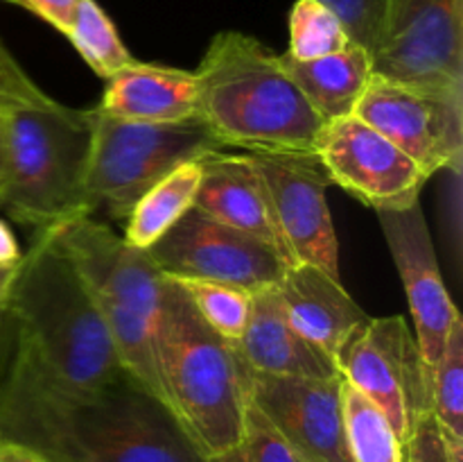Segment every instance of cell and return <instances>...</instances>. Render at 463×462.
Masks as SVG:
<instances>
[{
	"label": "cell",
	"instance_id": "cell-20",
	"mask_svg": "<svg viewBox=\"0 0 463 462\" xmlns=\"http://www.w3.org/2000/svg\"><path fill=\"white\" fill-rule=\"evenodd\" d=\"M280 63L324 122L353 116L373 75L369 50L355 43L307 62L283 53Z\"/></svg>",
	"mask_w": 463,
	"mask_h": 462
},
{
	"label": "cell",
	"instance_id": "cell-32",
	"mask_svg": "<svg viewBox=\"0 0 463 462\" xmlns=\"http://www.w3.org/2000/svg\"><path fill=\"white\" fill-rule=\"evenodd\" d=\"M23 258L21 247H18V240L14 236V231L0 220V265H18Z\"/></svg>",
	"mask_w": 463,
	"mask_h": 462
},
{
	"label": "cell",
	"instance_id": "cell-2",
	"mask_svg": "<svg viewBox=\"0 0 463 462\" xmlns=\"http://www.w3.org/2000/svg\"><path fill=\"white\" fill-rule=\"evenodd\" d=\"M0 340L3 365L50 388L90 392L127 374L75 267L43 231L18 263Z\"/></svg>",
	"mask_w": 463,
	"mask_h": 462
},
{
	"label": "cell",
	"instance_id": "cell-8",
	"mask_svg": "<svg viewBox=\"0 0 463 462\" xmlns=\"http://www.w3.org/2000/svg\"><path fill=\"white\" fill-rule=\"evenodd\" d=\"M337 370L384 412L401 442L411 424L432 410L430 370L402 315L369 317L342 347Z\"/></svg>",
	"mask_w": 463,
	"mask_h": 462
},
{
	"label": "cell",
	"instance_id": "cell-16",
	"mask_svg": "<svg viewBox=\"0 0 463 462\" xmlns=\"http://www.w3.org/2000/svg\"><path fill=\"white\" fill-rule=\"evenodd\" d=\"M276 290L294 329L335 365L346 340L369 320L360 303L346 293L342 279L307 263L285 267Z\"/></svg>",
	"mask_w": 463,
	"mask_h": 462
},
{
	"label": "cell",
	"instance_id": "cell-11",
	"mask_svg": "<svg viewBox=\"0 0 463 462\" xmlns=\"http://www.w3.org/2000/svg\"><path fill=\"white\" fill-rule=\"evenodd\" d=\"M353 116L401 148L428 177L441 170L461 172L463 91L428 89L371 75Z\"/></svg>",
	"mask_w": 463,
	"mask_h": 462
},
{
	"label": "cell",
	"instance_id": "cell-30",
	"mask_svg": "<svg viewBox=\"0 0 463 462\" xmlns=\"http://www.w3.org/2000/svg\"><path fill=\"white\" fill-rule=\"evenodd\" d=\"M43 98H48V93L23 71L16 57L0 41V113L21 104L39 102Z\"/></svg>",
	"mask_w": 463,
	"mask_h": 462
},
{
	"label": "cell",
	"instance_id": "cell-7",
	"mask_svg": "<svg viewBox=\"0 0 463 462\" xmlns=\"http://www.w3.org/2000/svg\"><path fill=\"white\" fill-rule=\"evenodd\" d=\"M90 113L93 140L86 204L93 216L107 211L111 220L125 222L136 202L176 166L229 149L202 118L156 125L118 120L98 109Z\"/></svg>",
	"mask_w": 463,
	"mask_h": 462
},
{
	"label": "cell",
	"instance_id": "cell-25",
	"mask_svg": "<svg viewBox=\"0 0 463 462\" xmlns=\"http://www.w3.org/2000/svg\"><path fill=\"white\" fill-rule=\"evenodd\" d=\"M432 415L443 433L463 442V320L452 324L446 347L430 376Z\"/></svg>",
	"mask_w": 463,
	"mask_h": 462
},
{
	"label": "cell",
	"instance_id": "cell-4",
	"mask_svg": "<svg viewBox=\"0 0 463 462\" xmlns=\"http://www.w3.org/2000/svg\"><path fill=\"white\" fill-rule=\"evenodd\" d=\"M43 234L75 267L127 374L165 406L158 361L165 274L149 252L131 247L122 234L95 216L71 217Z\"/></svg>",
	"mask_w": 463,
	"mask_h": 462
},
{
	"label": "cell",
	"instance_id": "cell-28",
	"mask_svg": "<svg viewBox=\"0 0 463 462\" xmlns=\"http://www.w3.org/2000/svg\"><path fill=\"white\" fill-rule=\"evenodd\" d=\"M402 462H463V442L443 433L432 410L423 412L402 442Z\"/></svg>",
	"mask_w": 463,
	"mask_h": 462
},
{
	"label": "cell",
	"instance_id": "cell-6",
	"mask_svg": "<svg viewBox=\"0 0 463 462\" xmlns=\"http://www.w3.org/2000/svg\"><path fill=\"white\" fill-rule=\"evenodd\" d=\"M7 149V186L0 208L16 222L50 229L77 216L86 204V175L93 140V113L43 98L0 113Z\"/></svg>",
	"mask_w": 463,
	"mask_h": 462
},
{
	"label": "cell",
	"instance_id": "cell-13",
	"mask_svg": "<svg viewBox=\"0 0 463 462\" xmlns=\"http://www.w3.org/2000/svg\"><path fill=\"white\" fill-rule=\"evenodd\" d=\"M317 159L330 184L339 186L373 211H393L420 202L430 177L380 131L357 116L321 127Z\"/></svg>",
	"mask_w": 463,
	"mask_h": 462
},
{
	"label": "cell",
	"instance_id": "cell-21",
	"mask_svg": "<svg viewBox=\"0 0 463 462\" xmlns=\"http://www.w3.org/2000/svg\"><path fill=\"white\" fill-rule=\"evenodd\" d=\"M199 184H202V159L185 161L167 172L136 202L129 216L125 217L122 238L131 247L147 252L194 207Z\"/></svg>",
	"mask_w": 463,
	"mask_h": 462
},
{
	"label": "cell",
	"instance_id": "cell-24",
	"mask_svg": "<svg viewBox=\"0 0 463 462\" xmlns=\"http://www.w3.org/2000/svg\"><path fill=\"white\" fill-rule=\"evenodd\" d=\"M172 279V276H170ZM194 311L199 313L203 322L229 340L231 344L238 342L242 338L244 329H247L249 315H251V293L238 285L217 284V281H203V279H172Z\"/></svg>",
	"mask_w": 463,
	"mask_h": 462
},
{
	"label": "cell",
	"instance_id": "cell-29",
	"mask_svg": "<svg viewBox=\"0 0 463 462\" xmlns=\"http://www.w3.org/2000/svg\"><path fill=\"white\" fill-rule=\"evenodd\" d=\"M342 21L351 43L373 53L383 30L387 0H319Z\"/></svg>",
	"mask_w": 463,
	"mask_h": 462
},
{
	"label": "cell",
	"instance_id": "cell-26",
	"mask_svg": "<svg viewBox=\"0 0 463 462\" xmlns=\"http://www.w3.org/2000/svg\"><path fill=\"white\" fill-rule=\"evenodd\" d=\"M346 30L342 21L319 0H297L289 12V50L298 62L319 59L348 48Z\"/></svg>",
	"mask_w": 463,
	"mask_h": 462
},
{
	"label": "cell",
	"instance_id": "cell-10",
	"mask_svg": "<svg viewBox=\"0 0 463 462\" xmlns=\"http://www.w3.org/2000/svg\"><path fill=\"white\" fill-rule=\"evenodd\" d=\"M373 75L463 91V0H387Z\"/></svg>",
	"mask_w": 463,
	"mask_h": 462
},
{
	"label": "cell",
	"instance_id": "cell-34",
	"mask_svg": "<svg viewBox=\"0 0 463 462\" xmlns=\"http://www.w3.org/2000/svg\"><path fill=\"white\" fill-rule=\"evenodd\" d=\"M18 265H0V311H3L5 302L9 297V290H12L14 279H16Z\"/></svg>",
	"mask_w": 463,
	"mask_h": 462
},
{
	"label": "cell",
	"instance_id": "cell-27",
	"mask_svg": "<svg viewBox=\"0 0 463 462\" xmlns=\"http://www.w3.org/2000/svg\"><path fill=\"white\" fill-rule=\"evenodd\" d=\"M206 462H303L283 439V435L265 419L256 406L249 403L247 415H244L242 438L229 451L220 453L215 457H208Z\"/></svg>",
	"mask_w": 463,
	"mask_h": 462
},
{
	"label": "cell",
	"instance_id": "cell-15",
	"mask_svg": "<svg viewBox=\"0 0 463 462\" xmlns=\"http://www.w3.org/2000/svg\"><path fill=\"white\" fill-rule=\"evenodd\" d=\"M410 302L420 356L432 376L452 324L461 317L439 270L437 249L420 202L393 211H375Z\"/></svg>",
	"mask_w": 463,
	"mask_h": 462
},
{
	"label": "cell",
	"instance_id": "cell-12",
	"mask_svg": "<svg viewBox=\"0 0 463 462\" xmlns=\"http://www.w3.org/2000/svg\"><path fill=\"white\" fill-rule=\"evenodd\" d=\"M147 252L172 279L217 281L249 293L276 285L288 267L271 245L194 207Z\"/></svg>",
	"mask_w": 463,
	"mask_h": 462
},
{
	"label": "cell",
	"instance_id": "cell-19",
	"mask_svg": "<svg viewBox=\"0 0 463 462\" xmlns=\"http://www.w3.org/2000/svg\"><path fill=\"white\" fill-rule=\"evenodd\" d=\"M194 208L224 225L256 236L262 243L271 245L288 265H292L271 220L260 177L240 149H224L202 159V184Z\"/></svg>",
	"mask_w": 463,
	"mask_h": 462
},
{
	"label": "cell",
	"instance_id": "cell-3",
	"mask_svg": "<svg viewBox=\"0 0 463 462\" xmlns=\"http://www.w3.org/2000/svg\"><path fill=\"white\" fill-rule=\"evenodd\" d=\"M199 118L229 149L315 152L326 125L271 53L242 32H220L199 62Z\"/></svg>",
	"mask_w": 463,
	"mask_h": 462
},
{
	"label": "cell",
	"instance_id": "cell-5",
	"mask_svg": "<svg viewBox=\"0 0 463 462\" xmlns=\"http://www.w3.org/2000/svg\"><path fill=\"white\" fill-rule=\"evenodd\" d=\"M158 361L167 410L199 456L208 460L235 447L249 406L242 361L170 276L163 285Z\"/></svg>",
	"mask_w": 463,
	"mask_h": 462
},
{
	"label": "cell",
	"instance_id": "cell-17",
	"mask_svg": "<svg viewBox=\"0 0 463 462\" xmlns=\"http://www.w3.org/2000/svg\"><path fill=\"white\" fill-rule=\"evenodd\" d=\"M240 361L271 376H339L337 365L292 326L276 285L251 293V315L242 338L233 344Z\"/></svg>",
	"mask_w": 463,
	"mask_h": 462
},
{
	"label": "cell",
	"instance_id": "cell-22",
	"mask_svg": "<svg viewBox=\"0 0 463 462\" xmlns=\"http://www.w3.org/2000/svg\"><path fill=\"white\" fill-rule=\"evenodd\" d=\"M344 428L353 462H402V442L384 412L342 379Z\"/></svg>",
	"mask_w": 463,
	"mask_h": 462
},
{
	"label": "cell",
	"instance_id": "cell-14",
	"mask_svg": "<svg viewBox=\"0 0 463 462\" xmlns=\"http://www.w3.org/2000/svg\"><path fill=\"white\" fill-rule=\"evenodd\" d=\"M247 399L303 462H353L346 444L342 376H271L242 362Z\"/></svg>",
	"mask_w": 463,
	"mask_h": 462
},
{
	"label": "cell",
	"instance_id": "cell-1",
	"mask_svg": "<svg viewBox=\"0 0 463 462\" xmlns=\"http://www.w3.org/2000/svg\"><path fill=\"white\" fill-rule=\"evenodd\" d=\"M0 438L43 462H206L175 415L129 374L71 392L0 362Z\"/></svg>",
	"mask_w": 463,
	"mask_h": 462
},
{
	"label": "cell",
	"instance_id": "cell-9",
	"mask_svg": "<svg viewBox=\"0 0 463 462\" xmlns=\"http://www.w3.org/2000/svg\"><path fill=\"white\" fill-rule=\"evenodd\" d=\"M260 177L267 207L289 263H307L339 279V243L326 190L330 179L315 152L240 149Z\"/></svg>",
	"mask_w": 463,
	"mask_h": 462
},
{
	"label": "cell",
	"instance_id": "cell-18",
	"mask_svg": "<svg viewBox=\"0 0 463 462\" xmlns=\"http://www.w3.org/2000/svg\"><path fill=\"white\" fill-rule=\"evenodd\" d=\"M125 122H184L199 118V84L194 71L131 62L107 80L98 107Z\"/></svg>",
	"mask_w": 463,
	"mask_h": 462
},
{
	"label": "cell",
	"instance_id": "cell-35",
	"mask_svg": "<svg viewBox=\"0 0 463 462\" xmlns=\"http://www.w3.org/2000/svg\"><path fill=\"white\" fill-rule=\"evenodd\" d=\"M5 186H7V149H5L3 120H0V204H3Z\"/></svg>",
	"mask_w": 463,
	"mask_h": 462
},
{
	"label": "cell",
	"instance_id": "cell-23",
	"mask_svg": "<svg viewBox=\"0 0 463 462\" xmlns=\"http://www.w3.org/2000/svg\"><path fill=\"white\" fill-rule=\"evenodd\" d=\"M63 36L102 80H109L134 62L113 21L95 0H80Z\"/></svg>",
	"mask_w": 463,
	"mask_h": 462
},
{
	"label": "cell",
	"instance_id": "cell-33",
	"mask_svg": "<svg viewBox=\"0 0 463 462\" xmlns=\"http://www.w3.org/2000/svg\"><path fill=\"white\" fill-rule=\"evenodd\" d=\"M0 462H43L34 451L9 439L0 438Z\"/></svg>",
	"mask_w": 463,
	"mask_h": 462
},
{
	"label": "cell",
	"instance_id": "cell-31",
	"mask_svg": "<svg viewBox=\"0 0 463 462\" xmlns=\"http://www.w3.org/2000/svg\"><path fill=\"white\" fill-rule=\"evenodd\" d=\"M5 3L27 9V12L39 16L41 21H45L63 34L80 0H5Z\"/></svg>",
	"mask_w": 463,
	"mask_h": 462
}]
</instances>
